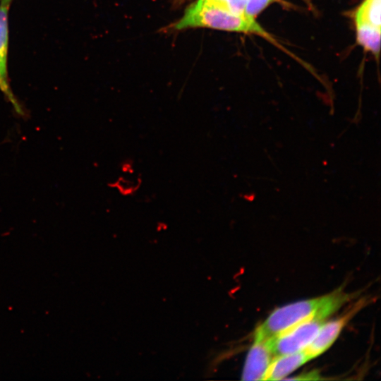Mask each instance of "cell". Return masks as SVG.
Masks as SVG:
<instances>
[{"label":"cell","mask_w":381,"mask_h":381,"mask_svg":"<svg viewBox=\"0 0 381 381\" xmlns=\"http://www.w3.org/2000/svg\"><path fill=\"white\" fill-rule=\"evenodd\" d=\"M353 295L338 289L320 297L278 308L257 327L254 341H265L309 319L326 320L353 298Z\"/></svg>","instance_id":"1"},{"label":"cell","mask_w":381,"mask_h":381,"mask_svg":"<svg viewBox=\"0 0 381 381\" xmlns=\"http://www.w3.org/2000/svg\"><path fill=\"white\" fill-rule=\"evenodd\" d=\"M273 0H247L244 8V15L250 18H255Z\"/></svg>","instance_id":"11"},{"label":"cell","mask_w":381,"mask_h":381,"mask_svg":"<svg viewBox=\"0 0 381 381\" xmlns=\"http://www.w3.org/2000/svg\"><path fill=\"white\" fill-rule=\"evenodd\" d=\"M188 28L250 32L271 39L255 18L232 13L214 0H197L193 2L174 25V28L177 30Z\"/></svg>","instance_id":"2"},{"label":"cell","mask_w":381,"mask_h":381,"mask_svg":"<svg viewBox=\"0 0 381 381\" xmlns=\"http://www.w3.org/2000/svg\"><path fill=\"white\" fill-rule=\"evenodd\" d=\"M381 0H364L355 12L356 25L381 27Z\"/></svg>","instance_id":"7"},{"label":"cell","mask_w":381,"mask_h":381,"mask_svg":"<svg viewBox=\"0 0 381 381\" xmlns=\"http://www.w3.org/2000/svg\"><path fill=\"white\" fill-rule=\"evenodd\" d=\"M274 358L265 341H254L246 357L242 380H262Z\"/></svg>","instance_id":"5"},{"label":"cell","mask_w":381,"mask_h":381,"mask_svg":"<svg viewBox=\"0 0 381 381\" xmlns=\"http://www.w3.org/2000/svg\"><path fill=\"white\" fill-rule=\"evenodd\" d=\"M10 4L0 2V71L8 79L7 60L8 52V10Z\"/></svg>","instance_id":"8"},{"label":"cell","mask_w":381,"mask_h":381,"mask_svg":"<svg viewBox=\"0 0 381 381\" xmlns=\"http://www.w3.org/2000/svg\"><path fill=\"white\" fill-rule=\"evenodd\" d=\"M0 90L4 94L8 101L13 105L15 111L20 116H25V112L22 106L19 104L15 96L13 95L10 85L8 79L5 78L0 71Z\"/></svg>","instance_id":"10"},{"label":"cell","mask_w":381,"mask_h":381,"mask_svg":"<svg viewBox=\"0 0 381 381\" xmlns=\"http://www.w3.org/2000/svg\"><path fill=\"white\" fill-rule=\"evenodd\" d=\"M365 303V301H359L338 319L324 323L311 342L303 349L310 359L322 354L331 346L346 324Z\"/></svg>","instance_id":"4"},{"label":"cell","mask_w":381,"mask_h":381,"mask_svg":"<svg viewBox=\"0 0 381 381\" xmlns=\"http://www.w3.org/2000/svg\"><path fill=\"white\" fill-rule=\"evenodd\" d=\"M232 13L244 15V8L247 0H214Z\"/></svg>","instance_id":"12"},{"label":"cell","mask_w":381,"mask_h":381,"mask_svg":"<svg viewBox=\"0 0 381 381\" xmlns=\"http://www.w3.org/2000/svg\"><path fill=\"white\" fill-rule=\"evenodd\" d=\"M323 377H321L319 373L317 370L310 371L305 374H301L296 377L288 378V380H323Z\"/></svg>","instance_id":"13"},{"label":"cell","mask_w":381,"mask_h":381,"mask_svg":"<svg viewBox=\"0 0 381 381\" xmlns=\"http://www.w3.org/2000/svg\"><path fill=\"white\" fill-rule=\"evenodd\" d=\"M325 322L322 319H309L265 342L274 357L296 353L311 342Z\"/></svg>","instance_id":"3"},{"label":"cell","mask_w":381,"mask_h":381,"mask_svg":"<svg viewBox=\"0 0 381 381\" xmlns=\"http://www.w3.org/2000/svg\"><path fill=\"white\" fill-rule=\"evenodd\" d=\"M11 1H12V0H1V2L6 3V4H11Z\"/></svg>","instance_id":"14"},{"label":"cell","mask_w":381,"mask_h":381,"mask_svg":"<svg viewBox=\"0 0 381 381\" xmlns=\"http://www.w3.org/2000/svg\"><path fill=\"white\" fill-rule=\"evenodd\" d=\"M358 42L365 50L378 55L380 49V28L368 25H356Z\"/></svg>","instance_id":"9"},{"label":"cell","mask_w":381,"mask_h":381,"mask_svg":"<svg viewBox=\"0 0 381 381\" xmlns=\"http://www.w3.org/2000/svg\"><path fill=\"white\" fill-rule=\"evenodd\" d=\"M310 360L303 350L274 358L262 380H279Z\"/></svg>","instance_id":"6"}]
</instances>
